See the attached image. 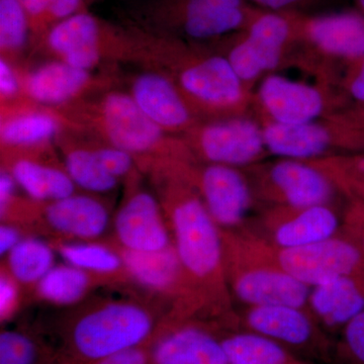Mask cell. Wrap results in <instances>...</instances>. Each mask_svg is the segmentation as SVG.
Here are the masks:
<instances>
[{
  "label": "cell",
  "mask_w": 364,
  "mask_h": 364,
  "mask_svg": "<svg viewBox=\"0 0 364 364\" xmlns=\"http://www.w3.org/2000/svg\"><path fill=\"white\" fill-rule=\"evenodd\" d=\"M188 279L193 317L238 331L239 314L225 274L221 229L181 167L150 172Z\"/></svg>",
  "instance_id": "cell-1"
},
{
  "label": "cell",
  "mask_w": 364,
  "mask_h": 364,
  "mask_svg": "<svg viewBox=\"0 0 364 364\" xmlns=\"http://www.w3.org/2000/svg\"><path fill=\"white\" fill-rule=\"evenodd\" d=\"M142 33L147 52L143 68L166 74L200 121L252 114L253 91L222 53L208 44Z\"/></svg>",
  "instance_id": "cell-2"
},
{
  "label": "cell",
  "mask_w": 364,
  "mask_h": 364,
  "mask_svg": "<svg viewBox=\"0 0 364 364\" xmlns=\"http://www.w3.org/2000/svg\"><path fill=\"white\" fill-rule=\"evenodd\" d=\"M65 130L130 153L140 171L170 162H198L181 136L162 130L126 90L112 88L64 107H52Z\"/></svg>",
  "instance_id": "cell-3"
},
{
  "label": "cell",
  "mask_w": 364,
  "mask_h": 364,
  "mask_svg": "<svg viewBox=\"0 0 364 364\" xmlns=\"http://www.w3.org/2000/svg\"><path fill=\"white\" fill-rule=\"evenodd\" d=\"M258 9L246 0H124L122 16L150 35L214 44L245 28Z\"/></svg>",
  "instance_id": "cell-4"
},
{
  "label": "cell",
  "mask_w": 364,
  "mask_h": 364,
  "mask_svg": "<svg viewBox=\"0 0 364 364\" xmlns=\"http://www.w3.org/2000/svg\"><path fill=\"white\" fill-rule=\"evenodd\" d=\"M221 234L225 274L233 298L245 306L287 305L309 310L311 287L282 269L272 244L247 225L221 230Z\"/></svg>",
  "instance_id": "cell-5"
},
{
  "label": "cell",
  "mask_w": 364,
  "mask_h": 364,
  "mask_svg": "<svg viewBox=\"0 0 364 364\" xmlns=\"http://www.w3.org/2000/svg\"><path fill=\"white\" fill-rule=\"evenodd\" d=\"M32 50L51 60L91 71L119 63L144 67L147 61L142 32L124 23H112L88 11L54 26Z\"/></svg>",
  "instance_id": "cell-6"
},
{
  "label": "cell",
  "mask_w": 364,
  "mask_h": 364,
  "mask_svg": "<svg viewBox=\"0 0 364 364\" xmlns=\"http://www.w3.org/2000/svg\"><path fill=\"white\" fill-rule=\"evenodd\" d=\"M162 328L153 314L138 304H105L83 314L66 330L58 364H91L149 345Z\"/></svg>",
  "instance_id": "cell-7"
},
{
  "label": "cell",
  "mask_w": 364,
  "mask_h": 364,
  "mask_svg": "<svg viewBox=\"0 0 364 364\" xmlns=\"http://www.w3.org/2000/svg\"><path fill=\"white\" fill-rule=\"evenodd\" d=\"M301 11L258 9L245 28L210 44L254 91L265 76L289 67L299 43Z\"/></svg>",
  "instance_id": "cell-8"
},
{
  "label": "cell",
  "mask_w": 364,
  "mask_h": 364,
  "mask_svg": "<svg viewBox=\"0 0 364 364\" xmlns=\"http://www.w3.org/2000/svg\"><path fill=\"white\" fill-rule=\"evenodd\" d=\"M364 56V14L301 13L299 43L289 67L339 87L345 67Z\"/></svg>",
  "instance_id": "cell-9"
},
{
  "label": "cell",
  "mask_w": 364,
  "mask_h": 364,
  "mask_svg": "<svg viewBox=\"0 0 364 364\" xmlns=\"http://www.w3.org/2000/svg\"><path fill=\"white\" fill-rule=\"evenodd\" d=\"M272 157L321 159L364 151V107L349 105L296 126L262 124Z\"/></svg>",
  "instance_id": "cell-10"
},
{
  "label": "cell",
  "mask_w": 364,
  "mask_h": 364,
  "mask_svg": "<svg viewBox=\"0 0 364 364\" xmlns=\"http://www.w3.org/2000/svg\"><path fill=\"white\" fill-rule=\"evenodd\" d=\"M349 105L337 86L294 80L277 72L265 76L254 90L252 114L261 124L296 126Z\"/></svg>",
  "instance_id": "cell-11"
},
{
  "label": "cell",
  "mask_w": 364,
  "mask_h": 364,
  "mask_svg": "<svg viewBox=\"0 0 364 364\" xmlns=\"http://www.w3.org/2000/svg\"><path fill=\"white\" fill-rule=\"evenodd\" d=\"M243 170L256 202L267 205H332L340 196L331 181L304 160L275 157Z\"/></svg>",
  "instance_id": "cell-12"
},
{
  "label": "cell",
  "mask_w": 364,
  "mask_h": 364,
  "mask_svg": "<svg viewBox=\"0 0 364 364\" xmlns=\"http://www.w3.org/2000/svg\"><path fill=\"white\" fill-rule=\"evenodd\" d=\"M181 138L200 163L244 169L272 157L262 124L252 114L200 121Z\"/></svg>",
  "instance_id": "cell-13"
},
{
  "label": "cell",
  "mask_w": 364,
  "mask_h": 364,
  "mask_svg": "<svg viewBox=\"0 0 364 364\" xmlns=\"http://www.w3.org/2000/svg\"><path fill=\"white\" fill-rule=\"evenodd\" d=\"M238 314L241 331L269 340L312 361H334L335 340L306 309L252 306Z\"/></svg>",
  "instance_id": "cell-14"
},
{
  "label": "cell",
  "mask_w": 364,
  "mask_h": 364,
  "mask_svg": "<svg viewBox=\"0 0 364 364\" xmlns=\"http://www.w3.org/2000/svg\"><path fill=\"white\" fill-rule=\"evenodd\" d=\"M23 97L47 107H60L117 87L114 67L95 72L51 60L33 68L16 66Z\"/></svg>",
  "instance_id": "cell-15"
},
{
  "label": "cell",
  "mask_w": 364,
  "mask_h": 364,
  "mask_svg": "<svg viewBox=\"0 0 364 364\" xmlns=\"http://www.w3.org/2000/svg\"><path fill=\"white\" fill-rule=\"evenodd\" d=\"M182 174L198 191L220 229L235 230L246 226L249 213L257 202L243 170L193 162L184 167Z\"/></svg>",
  "instance_id": "cell-16"
},
{
  "label": "cell",
  "mask_w": 364,
  "mask_h": 364,
  "mask_svg": "<svg viewBox=\"0 0 364 364\" xmlns=\"http://www.w3.org/2000/svg\"><path fill=\"white\" fill-rule=\"evenodd\" d=\"M280 267L294 279L313 287L337 277L364 279V254L343 234L294 248H277Z\"/></svg>",
  "instance_id": "cell-17"
},
{
  "label": "cell",
  "mask_w": 364,
  "mask_h": 364,
  "mask_svg": "<svg viewBox=\"0 0 364 364\" xmlns=\"http://www.w3.org/2000/svg\"><path fill=\"white\" fill-rule=\"evenodd\" d=\"M140 172L127 179L124 200L114 220L124 250L154 252L173 245L166 215L157 196L140 183Z\"/></svg>",
  "instance_id": "cell-18"
},
{
  "label": "cell",
  "mask_w": 364,
  "mask_h": 364,
  "mask_svg": "<svg viewBox=\"0 0 364 364\" xmlns=\"http://www.w3.org/2000/svg\"><path fill=\"white\" fill-rule=\"evenodd\" d=\"M341 223L332 205H267L251 228L275 247L294 248L336 236Z\"/></svg>",
  "instance_id": "cell-19"
},
{
  "label": "cell",
  "mask_w": 364,
  "mask_h": 364,
  "mask_svg": "<svg viewBox=\"0 0 364 364\" xmlns=\"http://www.w3.org/2000/svg\"><path fill=\"white\" fill-rule=\"evenodd\" d=\"M222 329L198 320H174L150 344V364H230Z\"/></svg>",
  "instance_id": "cell-20"
},
{
  "label": "cell",
  "mask_w": 364,
  "mask_h": 364,
  "mask_svg": "<svg viewBox=\"0 0 364 364\" xmlns=\"http://www.w3.org/2000/svg\"><path fill=\"white\" fill-rule=\"evenodd\" d=\"M55 147L56 143L33 149L1 152V168L9 171L18 188L36 202H54L77 191L63 162L57 160Z\"/></svg>",
  "instance_id": "cell-21"
},
{
  "label": "cell",
  "mask_w": 364,
  "mask_h": 364,
  "mask_svg": "<svg viewBox=\"0 0 364 364\" xmlns=\"http://www.w3.org/2000/svg\"><path fill=\"white\" fill-rule=\"evenodd\" d=\"M127 92L153 123L172 136L184 135L200 119L162 71L143 68L132 75Z\"/></svg>",
  "instance_id": "cell-22"
},
{
  "label": "cell",
  "mask_w": 364,
  "mask_h": 364,
  "mask_svg": "<svg viewBox=\"0 0 364 364\" xmlns=\"http://www.w3.org/2000/svg\"><path fill=\"white\" fill-rule=\"evenodd\" d=\"M64 130L63 119L52 107H43L25 97L0 105L1 152L50 145Z\"/></svg>",
  "instance_id": "cell-23"
},
{
  "label": "cell",
  "mask_w": 364,
  "mask_h": 364,
  "mask_svg": "<svg viewBox=\"0 0 364 364\" xmlns=\"http://www.w3.org/2000/svg\"><path fill=\"white\" fill-rule=\"evenodd\" d=\"M124 267L132 277L152 291L173 294L181 301V314L191 317V291L174 245L154 252H121Z\"/></svg>",
  "instance_id": "cell-24"
},
{
  "label": "cell",
  "mask_w": 364,
  "mask_h": 364,
  "mask_svg": "<svg viewBox=\"0 0 364 364\" xmlns=\"http://www.w3.org/2000/svg\"><path fill=\"white\" fill-rule=\"evenodd\" d=\"M40 212L55 232L78 240L97 239L109 227V208L95 195L76 193L54 202L41 203Z\"/></svg>",
  "instance_id": "cell-25"
},
{
  "label": "cell",
  "mask_w": 364,
  "mask_h": 364,
  "mask_svg": "<svg viewBox=\"0 0 364 364\" xmlns=\"http://www.w3.org/2000/svg\"><path fill=\"white\" fill-rule=\"evenodd\" d=\"M309 310L329 333H339L364 311V279L343 277L311 287Z\"/></svg>",
  "instance_id": "cell-26"
},
{
  "label": "cell",
  "mask_w": 364,
  "mask_h": 364,
  "mask_svg": "<svg viewBox=\"0 0 364 364\" xmlns=\"http://www.w3.org/2000/svg\"><path fill=\"white\" fill-rule=\"evenodd\" d=\"M55 143L61 154L64 168L77 188L90 195H104L116 191L121 181L102 166L87 136L64 130Z\"/></svg>",
  "instance_id": "cell-27"
},
{
  "label": "cell",
  "mask_w": 364,
  "mask_h": 364,
  "mask_svg": "<svg viewBox=\"0 0 364 364\" xmlns=\"http://www.w3.org/2000/svg\"><path fill=\"white\" fill-rule=\"evenodd\" d=\"M222 343L230 364H315L274 342L241 330L223 333Z\"/></svg>",
  "instance_id": "cell-28"
},
{
  "label": "cell",
  "mask_w": 364,
  "mask_h": 364,
  "mask_svg": "<svg viewBox=\"0 0 364 364\" xmlns=\"http://www.w3.org/2000/svg\"><path fill=\"white\" fill-rule=\"evenodd\" d=\"M306 162L322 172L346 200L364 203V151Z\"/></svg>",
  "instance_id": "cell-29"
},
{
  "label": "cell",
  "mask_w": 364,
  "mask_h": 364,
  "mask_svg": "<svg viewBox=\"0 0 364 364\" xmlns=\"http://www.w3.org/2000/svg\"><path fill=\"white\" fill-rule=\"evenodd\" d=\"M54 251L46 242L23 239L7 255L9 275L21 284H38L54 267Z\"/></svg>",
  "instance_id": "cell-30"
},
{
  "label": "cell",
  "mask_w": 364,
  "mask_h": 364,
  "mask_svg": "<svg viewBox=\"0 0 364 364\" xmlns=\"http://www.w3.org/2000/svg\"><path fill=\"white\" fill-rule=\"evenodd\" d=\"M90 287V272L73 265H57L37 284L41 298L55 305H73Z\"/></svg>",
  "instance_id": "cell-31"
},
{
  "label": "cell",
  "mask_w": 364,
  "mask_h": 364,
  "mask_svg": "<svg viewBox=\"0 0 364 364\" xmlns=\"http://www.w3.org/2000/svg\"><path fill=\"white\" fill-rule=\"evenodd\" d=\"M31 48V30L20 0H0V58L14 66Z\"/></svg>",
  "instance_id": "cell-32"
},
{
  "label": "cell",
  "mask_w": 364,
  "mask_h": 364,
  "mask_svg": "<svg viewBox=\"0 0 364 364\" xmlns=\"http://www.w3.org/2000/svg\"><path fill=\"white\" fill-rule=\"evenodd\" d=\"M31 30V49L62 21L88 11L86 0H20Z\"/></svg>",
  "instance_id": "cell-33"
},
{
  "label": "cell",
  "mask_w": 364,
  "mask_h": 364,
  "mask_svg": "<svg viewBox=\"0 0 364 364\" xmlns=\"http://www.w3.org/2000/svg\"><path fill=\"white\" fill-rule=\"evenodd\" d=\"M58 250L66 263L86 272L111 274L124 267L121 254L100 244L90 242L62 244Z\"/></svg>",
  "instance_id": "cell-34"
},
{
  "label": "cell",
  "mask_w": 364,
  "mask_h": 364,
  "mask_svg": "<svg viewBox=\"0 0 364 364\" xmlns=\"http://www.w3.org/2000/svg\"><path fill=\"white\" fill-rule=\"evenodd\" d=\"M28 333L7 330L0 334V364H51Z\"/></svg>",
  "instance_id": "cell-35"
},
{
  "label": "cell",
  "mask_w": 364,
  "mask_h": 364,
  "mask_svg": "<svg viewBox=\"0 0 364 364\" xmlns=\"http://www.w3.org/2000/svg\"><path fill=\"white\" fill-rule=\"evenodd\" d=\"M334 361L364 364V311L342 328L335 340Z\"/></svg>",
  "instance_id": "cell-36"
},
{
  "label": "cell",
  "mask_w": 364,
  "mask_h": 364,
  "mask_svg": "<svg viewBox=\"0 0 364 364\" xmlns=\"http://www.w3.org/2000/svg\"><path fill=\"white\" fill-rule=\"evenodd\" d=\"M87 138L90 139L91 147H92L95 156L102 163V166L119 181H126L127 179L140 172L135 158L130 153L114 147V146L100 142L90 136Z\"/></svg>",
  "instance_id": "cell-37"
},
{
  "label": "cell",
  "mask_w": 364,
  "mask_h": 364,
  "mask_svg": "<svg viewBox=\"0 0 364 364\" xmlns=\"http://www.w3.org/2000/svg\"><path fill=\"white\" fill-rule=\"evenodd\" d=\"M338 86L352 105L364 107V56L345 67Z\"/></svg>",
  "instance_id": "cell-38"
},
{
  "label": "cell",
  "mask_w": 364,
  "mask_h": 364,
  "mask_svg": "<svg viewBox=\"0 0 364 364\" xmlns=\"http://www.w3.org/2000/svg\"><path fill=\"white\" fill-rule=\"evenodd\" d=\"M341 218L340 233L353 241L364 254V203L347 200Z\"/></svg>",
  "instance_id": "cell-39"
},
{
  "label": "cell",
  "mask_w": 364,
  "mask_h": 364,
  "mask_svg": "<svg viewBox=\"0 0 364 364\" xmlns=\"http://www.w3.org/2000/svg\"><path fill=\"white\" fill-rule=\"evenodd\" d=\"M23 97L16 66L0 58V105L11 104Z\"/></svg>",
  "instance_id": "cell-40"
},
{
  "label": "cell",
  "mask_w": 364,
  "mask_h": 364,
  "mask_svg": "<svg viewBox=\"0 0 364 364\" xmlns=\"http://www.w3.org/2000/svg\"><path fill=\"white\" fill-rule=\"evenodd\" d=\"M18 287L13 277L1 274L0 277V316L1 320H6L13 315L18 303Z\"/></svg>",
  "instance_id": "cell-41"
},
{
  "label": "cell",
  "mask_w": 364,
  "mask_h": 364,
  "mask_svg": "<svg viewBox=\"0 0 364 364\" xmlns=\"http://www.w3.org/2000/svg\"><path fill=\"white\" fill-rule=\"evenodd\" d=\"M91 364H150V344L119 352Z\"/></svg>",
  "instance_id": "cell-42"
},
{
  "label": "cell",
  "mask_w": 364,
  "mask_h": 364,
  "mask_svg": "<svg viewBox=\"0 0 364 364\" xmlns=\"http://www.w3.org/2000/svg\"><path fill=\"white\" fill-rule=\"evenodd\" d=\"M248 4L267 11H298L313 0H246Z\"/></svg>",
  "instance_id": "cell-43"
},
{
  "label": "cell",
  "mask_w": 364,
  "mask_h": 364,
  "mask_svg": "<svg viewBox=\"0 0 364 364\" xmlns=\"http://www.w3.org/2000/svg\"><path fill=\"white\" fill-rule=\"evenodd\" d=\"M21 240L23 238L18 228L13 224H2L0 227V255H9Z\"/></svg>",
  "instance_id": "cell-44"
},
{
  "label": "cell",
  "mask_w": 364,
  "mask_h": 364,
  "mask_svg": "<svg viewBox=\"0 0 364 364\" xmlns=\"http://www.w3.org/2000/svg\"><path fill=\"white\" fill-rule=\"evenodd\" d=\"M356 4L360 9V13L364 14V0H355Z\"/></svg>",
  "instance_id": "cell-45"
},
{
  "label": "cell",
  "mask_w": 364,
  "mask_h": 364,
  "mask_svg": "<svg viewBox=\"0 0 364 364\" xmlns=\"http://www.w3.org/2000/svg\"><path fill=\"white\" fill-rule=\"evenodd\" d=\"M86 1H87L88 4H92V2H95V0H86Z\"/></svg>",
  "instance_id": "cell-46"
}]
</instances>
